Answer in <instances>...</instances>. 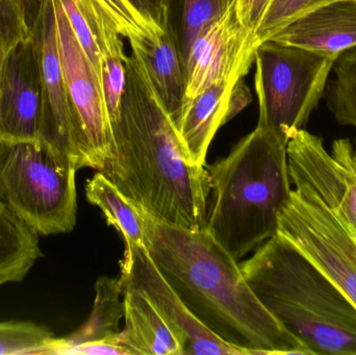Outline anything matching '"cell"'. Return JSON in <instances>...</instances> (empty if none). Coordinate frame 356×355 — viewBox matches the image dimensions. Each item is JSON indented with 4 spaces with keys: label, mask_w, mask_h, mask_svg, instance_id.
Segmentation results:
<instances>
[{
    "label": "cell",
    "mask_w": 356,
    "mask_h": 355,
    "mask_svg": "<svg viewBox=\"0 0 356 355\" xmlns=\"http://www.w3.org/2000/svg\"><path fill=\"white\" fill-rule=\"evenodd\" d=\"M0 35L8 48L31 37L17 0H0Z\"/></svg>",
    "instance_id": "obj_27"
},
{
    "label": "cell",
    "mask_w": 356,
    "mask_h": 355,
    "mask_svg": "<svg viewBox=\"0 0 356 355\" xmlns=\"http://www.w3.org/2000/svg\"><path fill=\"white\" fill-rule=\"evenodd\" d=\"M271 0H234L236 17L246 31L254 35Z\"/></svg>",
    "instance_id": "obj_29"
},
{
    "label": "cell",
    "mask_w": 356,
    "mask_h": 355,
    "mask_svg": "<svg viewBox=\"0 0 356 355\" xmlns=\"http://www.w3.org/2000/svg\"><path fill=\"white\" fill-rule=\"evenodd\" d=\"M37 46L43 83V121L40 141L77 164L66 88L56 38L54 0H45L41 18L31 33Z\"/></svg>",
    "instance_id": "obj_13"
},
{
    "label": "cell",
    "mask_w": 356,
    "mask_h": 355,
    "mask_svg": "<svg viewBox=\"0 0 356 355\" xmlns=\"http://www.w3.org/2000/svg\"><path fill=\"white\" fill-rule=\"evenodd\" d=\"M143 213L146 249L201 324L247 355H312L261 304L238 261L211 233L166 224Z\"/></svg>",
    "instance_id": "obj_2"
},
{
    "label": "cell",
    "mask_w": 356,
    "mask_h": 355,
    "mask_svg": "<svg viewBox=\"0 0 356 355\" xmlns=\"http://www.w3.org/2000/svg\"><path fill=\"white\" fill-rule=\"evenodd\" d=\"M334 1L338 0H271L254 33L257 46L303 15Z\"/></svg>",
    "instance_id": "obj_25"
},
{
    "label": "cell",
    "mask_w": 356,
    "mask_h": 355,
    "mask_svg": "<svg viewBox=\"0 0 356 355\" xmlns=\"http://www.w3.org/2000/svg\"><path fill=\"white\" fill-rule=\"evenodd\" d=\"M250 101V90L244 79L220 81L186 100L178 131L194 164L205 166L207 150L216 133Z\"/></svg>",
    "instance_id": "obj_14"
},
{
    "label": "cell",
    "mask_w": 356,
    "mask_h": 355,
    "mask_svg": "<svg viewBox=\"0 0 356 355\" xmlns=\"http://www.w3.org/2000/svg\"><path fill=\"white\" fill-rule=\"evenodd\" d=\"M8 47L4 42L3 38L0 35V76H1L2 67H3L4 60H6V53H8Z\"/></svg>",
    "instance_id": "obj_31"
},
{
    "label": "cell",
    "mask_w": 356,
    "mask_h": 355,
    "mask_svg": "<svg viewBox=\"0 0 356 355\" xmlns=\"http://www.w3.org/2000/svg\"><path fill=\"white\" fill-rule=\"evenodd\" d=\"M120 279L145 292L163 316L184 336L186 341L184 355H247L244 350L213 335L197 320L161 274L145 246L125 250Z\"/></svg>",
    "instance_id": "obj_12"
},
{
    "label": "cell",
    "mask_w": 356,
    "mask_h": 355,
    "mask_svg": "<svg viewBox=\"0 0 356 355\" xmlns=\"http://www.w3.org/2000/svg\"><path fill=\"white\" fill-rule=\"evenodd\" d=\"M334 79L326 85L327 106L340 124L356 129V48L334 63Z\"/></svg>",
    "instance_id": "obj_23"
},
{
    "label": "cell",
    "mask_w": 356,
    "mask_h": 355,
    "mask_svg": "<svg viewBox=\"0 0 356 355\" xmlns=\"http://www.w3.org/2000/svg\"><path fill=\"white\" fill-rule=\"evenodd\" d=\"M288 143L257 125L226 158L207 167L213 201L205 231L236 261L277 233L278 217L293 191Z\"/></svg>",
    "instance_id": "obj_3"
},
{
    "label": "cell",
    "mask_w": 356,
    "mask_h": 355,
    "mask_svg": "<svg viewBox=\"0 0 356 355\" xmlns=\"http://www.w3.org/2000/svg\"><path fill=\"white\" fill-rule=\"evenodd\" d=\"M129 41L154 95L178 129L186 102V71L172 38L166 29L149 27Z\"/></svg>",
    "instance_id": "obj_15"
},
{
    "label": "cell",
    "mask_w": 356,
    "mask_h": 355,
    "mask_svg": "<svg viewBox=\"0 0 356 355\" xmlns=\"http://www.w3.org/2000/svg\"><path fill=\"white\" fill-rule=\"evenodd\" d=\"M54 336L31 322H0V355L44 354Z\"/></svg>",
    "instance_id": "obj_24"
},
{
    "label": "cell",
    "mask_w": 356,
    "mask_h": 355,
    "mask_svg": "<svg viewBox=\"0 0 356 355\" xmlns=\"http://www.w3.org/2000/svg\"><path fill=\"white\" fill-rule=\"evenodd\" d=\"M111 127L114 158L98 172L156 220L205 229L211 193L207 167L191 160L177 127L133 53L127 56L124 92Z\"/></svg>",
    "instance_id": "obj_1"
},
{
    "label": "cell",
    "mask_w": 356,
    "mask_h": 355,
    "mask_svg": "<svg viewBox=\"0 0 356 355\" xmlns=\"http://www.w3.org/2000/svg\"><path fill=\"white\" fill-rule=\"evenodd\" d=\"M77 170L45 142L0 138V206L38 235L70 233L76 224Z\"/></svg>",
    "instance_id": "obj_5"
},
{
    "label": "cell",
    "mask_w": 356,
    "mask_h": 355,
    "mask_svg": "<svg viewBox=\"0 0 356 355\" xmlns=\"http://www.w3.org/2000/svg\"><path fill=\"white\" fill-rule=\"evenodd\" d=\"M232 1V0H223L224 4H225V6H228V3Z\"/></svg>",
    "instance_id": "obj_33"
},
{
    "label": "cell",
    "mask_w": 356,
    "mask_h": 355,
    "mask_svg": "<svg viewBox=\"0 0 356 355\" xmlns=\"http://www.w3.org/2000/svg\"><path fill=\"white\" fill-rule=\"evenodd\" d=\"M122 295L120 277H100L96 283L95 300L88 320L67 337H54L45 354L88 355L92 344H121L119 323L124 317V306L120 299Z\"/></svg>",
    "instance_id": "obj_18"
},
{
    "label": "cell",
    "mask_w": 356,
    "mask_h": 355,
    "mask_svg": "<svg viewBox=\"0 0 356 355\" xmlns=\"http://www.w3.org/2000/svg\"><path fill=\"white\" fill-rule=\"evenodd\" d=\"M54 4L58 53L79 169L102 171L115 156L102 81L79 44L60 0H54Z\"/></svg>",
    "instance_id": "obj_7"
},
{
    "label": "cell",
    "mask_w": 356,
    "mask_h": 355,
    "mask_svg": "<svg viewBox=\"0 0 356 355\" xmlns=\"http://www.w3.org/2000/svg\"><path fill=\"white\" fill-rule=\"evenodd\" d=\"M349 139L334 142L332 152L323 140L305 129L297 131L286 146L289 174L295 190L317 196L334 210L356 238V168Z\"/></svg>",
    "instance_id": "obj_9"
},
{
    "label": "cell",
    "mask_w": 356,
    "mask_h": 355,
    "mask_svg": "<svg viewBox=\"0 0 356 355\" xmlns=\"http://www.w3.org/2000/svg\"><path fill=\"white\" fill-rule=\"evenodd\" d=\"M122 285L125 323L121 344L134 355H184V336L163 316L145 292L124 281Z\"/></svg>",
    "instance_id": "obj_17"
},
{
    "label": "cell",
    "mask_w": 356,
    "mask_h": 355,
    "mask_svg": "<svg viewBox=\"0 0 356 355\" xmlns=\"http://www.w3.org/2000/svg\"><path fill=\"white\" fill-rule=\"evenodd\" d=\"M225 8L223 0H167L165 29L184 64L197 35Z\"/></svg>",
    "instance_id": "obj_22"
},
{
    "label": "cell",
    "mask_w": 356,
    "mask_h": 355,
    "mask_svg": "<svg viewBox=\"0 0 356 355\" xmlns=\"http://www.w3.org/2000/svg\"><path fill=\"white\" fill-rule=\"evenodd\" d=\"M86 195L92 204L102 210L108 224L122 236L125 250L145 246L143 210L123 195L108 177L97 171L88 181Z\"/></svg>",
    "instance_id": "obj_20"
},
{
    "label": "cell",
    "mask_w": 356,
    "mask_h": 355,
    "mask_svg": "<svg viewBox=\"0 0 356 355\" xmlns=\"http://www.w3.org/2000/svg\"><path fill=\"white\" fill-rule=\"evenodd\" d=\"M93 33L100 54L102 85L108 117L118 115L127 81V58L122 35L97 0H76Z\"/></svg>",
    "instance_id": "obj_19"
},
{
    "label": "cell",
    "mask_w": 356,
    "mask_h": 355,
    "mask_svg": "<svg viewBox=\"0 0 356 355\" xmlns=\"http://www.w3.org/2000/svg\"><path fill=\"white\" fill-rule=\"evenodd\" d=\"M147 26L165 29L167 0H125Z\"/></svg>",
    "instance_id": "obj_28"
},
{
    "label": "cell",
    "mask_w": 356,
    "mask_h": 355,
    "mask_svg": "<svg viewBox=\"0 0 356 355\" xmlns=\"http://www.w3.org/2000/svg\"><path fill=\"white\" fill-rule=\"evenodd\" d=\"M24 19L25 26L31 35L43 12L45 0H17Z\"/></svg>",
    "instance_id": "obj_30"
},
{
    "label": "cell",
    "mask_w": 356,
    "mask_h": 355,
    "mask_svg": "<svg viewBox=\"0 0 356 355\" xmlns=\"http://www.w3.org/2000/svg\"><path fill=\"white\" fill-rule=\"evenodd\" d=\"M337 58L268 40L255 50L257 125L290 141L324 96Z\"/></svg>",
    "instance_id": "obj_6"
},
{
    "label": "cell",
    "mask_w": 356,
    "mask_h": 355,
    "mask_svg": "<svg viewBox=\"0 0 356 355\" xmlns=\"http://www.w3.org/2000/svg\"><path fill=\"white\" fill-rule=\"evenodd\" d=\"M270 40L338 60L356 48V0H338L312 10Z\"/></svg>",
    "instance_id": "obj_16"
},
{
    "label": "cell",
    "mask_w": 356,
    "mask_h": 355,
    "mask_svg": "<svg viewBox=\"0 0 356 355\" xmlns=\"http://www.w3.org/2000/svg\"><path fill=\"white\" fill-rule=\"evenodd\" d=\"M277 235L319 269L356 306V238L317 196L293 190Z\"/></svg>",
    "instance_id": "obj_8"
},
{
    "label": "cell",
    "mask_w": 356,
    "mask_h": 355,
    "mask_svg": "<svg viewBox=\"0 0 356 355\" xmlns=\"http://www.w3.org/2000/svg\"><path fill=\"white\" fill-rule=\"evenodd\" d=\"M43 83L33 38L8 48L0 76V138L40 140Z\"/></svg>",
    "instance_id": "obj_11"
},
{
    "label": "cell",
    "mask_w": 356,
    "mask_h": 355,
    "mask_svg": "<svg viewBox=\"0 0 356 355\" xmlns=\"http://www.w3.org/2000/svg\"><path fill=\"white\" fill-rule=\"evenodd\" d=\"M353 160H355V168H356V148H355V152H353Z\"/></svg>",
    "instance_id": "obj_32"
},
{
    "label": "cell",
    "mask_w": 356,
    "mask_h": 355,
    "mask_svg": "<svg viewBox=\"0 0 356 355\" xmlns=\"http://www.w3.org/2000/svg\"><path fill=\"white\" fill-rule=\"evenodd\" d=\"M254 35L236 17L234 0L199 33L186 63V100L211 85L244 79L254 62Z\"/></svg>",
    "instance_id": "obj_10"
},
{
    "label": "cell",
    "mask_w": 356,
    "mask_h": 355,
    "mask_svg": "<svg viewBox=\"0 0 356 355\" xmlns=\"http://www.w3.org/2000/svg\"><path fill=\"white\" fill-rule=\"evenodd\" d=\"M41 256L39 235L0 206V285L22 281Z\"/></svg>",
    "instance_id": "obj_21"
},
{
    "label": "cell",
    "mask_w": 356,
    "mask_h": 355,
    "mask_svg": "<svg viewBox=\"0 0 356 355\" xmlns=\"http://www.w3.org/2000/svg\"><path fill=\"white\" fill-rule=\"evenodd\" d=\"M97 2L112 18L122 37L129 39L150 27L144 23L125 0H97Z\"/></svg>",
    "instance_id": "obj_26"
},
{
    "label": "cell",
    "mask_w": 356,
    "mask_h": 355,
    "mask_svg": "<svg viewBox=\"0 0 356 355\" xmlns=\"http://www.w3.org/2000/svg\"><path fill=\"white\" fill-rule=\"evenodd\" d=\"M261 304L312 355H356V306L276 233L240 265Z\"/></svg>",
    "instance_id": "obj_4"
}]
</instances>
